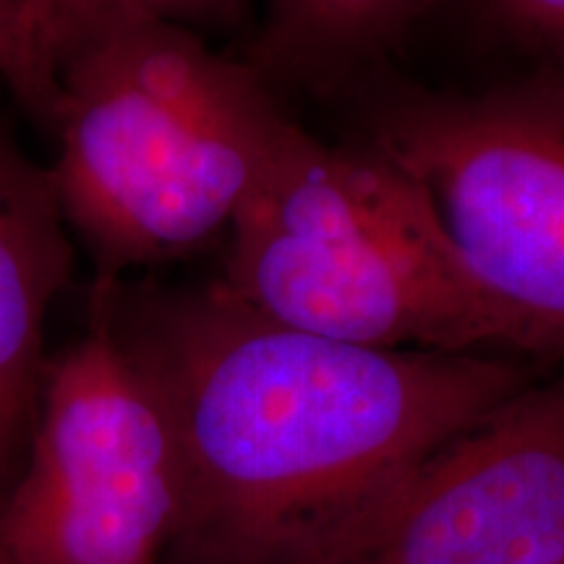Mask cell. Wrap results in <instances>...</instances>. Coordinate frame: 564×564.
<instances>
[{"label":"cell","mask_w":564,"mask_h":564,"mask_svg":"<svg viewBox=\"0 0 564 564\" xmlns=\"http://www.w3.org/2000/svg\"><path fill=\"white\" fill-rule=\"evenodd\" d=\"M288 116L257 68L171 21H121L55 70L51 167L70 232L118 282L228 236Z\"/></svg>","instance_id":"2"},{"label":"cell","mask_w":564,"mask_h":564,"mask_svg":"<svg viewBox=\"0 0 564 564\" xmlns=\"http://www.w3.org/2000/svg\"><path fill=\"white\" fill-rule=\"evenodd\" d=\"M564 371L442 444L340 564H562Z\"/></svg>","instance_id":"6"},{"label":"cell","mask_w":564,"mask_h":564,"mask_svg":"<svg viewBox=\"0 0 564 564\" xmlns=\"http://www.w3.org/2000/svg\"><path fill=\"white\" fill-rule=\"evenodd\" d=\"M0 564H11V562H9V556L3 554V549H0Z\"/></svg>","instance_id":"12"},{"label":"cell","mask_w":564,"mask_h":564,"mask_svg":"<svg viewBox=\"0 0 564 564\" xmlns=\"http://www.w3.org/2000/svg\"><path fill=\"white\" fill-rule=\"evenodd\" d=\"M181 514L171 423L108 319L47 361L24 468L0 494L11 564H160Z\"/></svg>","instance_id":"5"},{"label":"cell","mask_w":564,"mask_h":564,"mask_svg":"<svg viewBox=\"0 0 564 564\" xmlns=\"http://www.w3.org/2000/svg\"><path fill=\"white\" fill-rule=\"evenodd\" d=\"M262 61L308 74L379 55L434 0H264Z\"/></svg>","instance_id":"8"},{"label":"cell","mask_w":564,"mask_h":564,"mask_svg":"<svg viewBox=\"0 0 564 564\" xmlns=\"http://www.w3.org/2000/svg\"><path fill=\"white\" fill-rule=\"evenodd\" d=\"M0 79L26 116L51 131L55 84L40 61V0H0Z\"/></svg>","instance_id":"10"},{"label":"cell","mask_w":564,"mask_h":564,"mask_svg":"<svg viewBox=\"0 0 564 564\" xmlns=\"http://www.w3.org/2000/svg\"><path fill=\"white\" fill-rule=\"evenodd\" d=\"M70 270L51 167L0 133V494L24 468L47 371L45 322Z\"/></svg>","instance_id":"7"},{"label":"cell","mask_w":564,"mask_h":564,"mask_svg":"<svg viewBox=\"0 0 564 564\" xmlns=\"http://www.w3.org/2000/svg\"><path fill=\"white\" fill-rule=\"evenodd\" d=\"M220 285L267 319L390 350L514 356L512 329L413 186L288 118L228 230Z\"/></svg>","instance_id":"3"},{"label":"cell","mask_w":564,"mask_h":564,"mask_svg":"<svg viewBox=\"0 0 564 564\" xmlns=\"http://www.w3.org/2000/svg\"><path fill=\"white\" fill-rule=\"evenodd\" d=\"M366 147L411 183L520 358L564 361V68L481 91H415Z\"/></svg>","instance_id":"4"},{"label":"cell","mask_w":564,"mask_h":564,"mask_svg":"<svg viewBox=\"0 0 564 564\" xmlns=\"http://www.w3.org/2000/svg\"><path fill=\"white\" fill-rule=\"evenodd\" d=\"M91 306L178 447L181 514L160 564H340L429 455L539 379L499 352L288 327L220 280L95 282Z\"/></svg>","instance_id":"1"},{"label":"cell","mask_w":564,"mask_h":564,"mask_svg":"<svg viewBox=\"0 0 564 564\" xmlns=\"http://www.w3.org/2000/svg\"><path fill=\"white\" fill-rule=\"evenodd\" d=\"M249 0H40V61L55 84L61 61L79 42L121 21H171L188 30L230 26Z\"/></svg>","instance_id":"9"},{"label":"cell","mask_w":564,"mask_h":564,"mask_svg":"<svg viewBox=\"0 0 564 564\" xmlns=\"http://www.w3.org/2000/svg\"><path fill=\"white\" fill-rule=\"evenodd\" d=\"M486 26L531 66L564 68V0H476Z\"/></svg>","instance_id":"11"},{"label":"cell","mask_w":564,"mask_h":564,"mask_svg":"<svg viewBox=\"0 0 564 564\" xmlns=\"http://www.w3.org/2000/svg\"><path fill=\"white\" fill-rule=\"evenodd\" d=\"M562 564H564V562H562Z\"/></svg>","instance_id":"13"}]
</instances>
